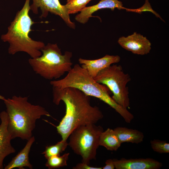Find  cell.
<instances>
[{"instance_id":"17","label":"cell","mask_w":169,"mask_h":169,"mask_svg":"<svg viewBox=\"0 0 169 169\" xmlns=\"http://www.w3.org/2000/svg\"><path fill=\"white\" fill-rule=\"evenodd\" d=\"M68 145L67 141L62 140L55 145L46 146L42 154L47 159L53 156L59 155L65 151Z\"/></svg>"},{"instance_id":"2","label":"cell","mask_w":169,"mask_h":169,"mask_svg":"<svg viewBox=\"0 0 169 169\" xmlns=\"http://www.w3.org/2000/svg\"><path fill=\"white\" fill-rule=\"evenodd\" d=\"M3 101L8 116L7 129L12 140L28 141L33 135L36 120L42 116H51L43 107L32 104L27 97L13 96Z\"/></svg>"},{"instance_id":"20","label":"cell","mask_w":169,"mask_h":169,"mask_svg":"<svg viewBox=\"0 0 169 169\" xmlns=\"http://www.w3.org/2000/svg\"><path fill=\"white\" fill-rule=\"evenodd\" d=\"M150 144L155 152L161 154L169 153V144L165 141L154 139L151 141Z\"/></svg>"},{"instance_id":"12","label":"cell","mask_w":169,"mask_h":169,"mask_svg":"<svg viewBox=\"0 0 169 169\" xmlns=\"http://www.w3.org/2000/svg\"><path fill=\"white\" fill-rule=\"evenodd\" d=\"M0 169H2L4 158L14 153L16 150L11 144L12 139L7 129L8 116L6 111L0 113Z\"/></svg>"},{"instance_id":"24","label":"cell","mask_w":169,"mask_h":169,"mask_svg":"<svg viewBox=\"0 0 169 169\" xmlns=\"http://www.w3.org/2000/svg\"><path fill=\"white\" fill-rule=\"evenodd\" d=\"M5 99V98L4 96L0 95V100H4Z\"/></svg>"},{"instance_id":"9","label":"cell","mask_w":169,"mask_h":169,"mask_svg":"<svg viewBox=\"0 0 169 169\" xmlns=\"http://www.w3.org/2000/svg\"><path fill=\"white\" fill-rule=\"evenodd\" d=\"M118 43L125 49L138 55L147 54L151 49L150 41L146 37L136 32L126 37H120Z\"/></svg>"},{"instance_id":"21","label":"cell","mask_w":169,"mask_h":169,"mask_svg":"<svg viewBox=\"0 0 169 169\" xmlns=\"http://www.w3.org/2000/svg\"><path fill=\"white\" fill-rule=\"evenodd\" d=\"M144 11H149L151 12L156 17L159 18L163 20V19L159 14L157 13L152 9L148 0H146L145 4L141 8L136 9H131V12L137 13H141L142 12Z\"/></svg>"},{"instance_id":"7","label":"cell","mask_w":169,"mask_h":169,"mask_svg":"<svg viewBox=\"0 0 169 169\" xmlns=\"http://www.w3.org/2000/svg\"><path fill=\"white\" fill-rule=\"evenodd\" d=\"M97 82L106 86L113 94V100L122 107L127 108L130 105L127 84L131 80L120 65L113 64L100 72L94 78Z\"/></svg>"},{"instance_id":"3","label":"cell","mask_w":169,"mask_h":169,"mask_svg":"<svg viewBox=\"0 0 169 169\" xmlns=\"http://www.w3.org/2000/svg\"><path fill=\"white\" fill-rule=\"evenodd\" d=\"M53 87L62 89L73 87L80 90L85 95L97 98L118 113L125 121L130 120L132 114L127 109L117 103L110 95V90L105 85L99 83L79 64H75L64 78L50 82Z\"/></svg>"},{"instance_id":"5","label":"cell","mask_w":169,"mask_h":169,"mask_svg":"<svg viewBox=\"0 0 169 169\" xmlns=\"http://www.w3.org/2000/svg\"><path fill=\"white\" fill-rule=\"evenodd\" d=\"M42 55L31 58L28 63L35 72L45 79H56L72 68V53L66 51L62 54L56 44L48 43L41 50Z\"/></svg>"},{"instance_id":"15","label":"cell","mask_w":169,"mask_h":169,"mask_svg":"<svg viewBox=\"0 0 169 169\" xmlns=\"http://www.w3.org/2000/svg\"><path fill=\"white\" fill-rule=\"evenodd\" d=\"M114 130L121 143L126 142L138 144L142 142L144 138L143 133L137 130L118 127Z\"/></svg>"},{"instance_id":"6","label":"cell","mask_w":169,"mask_h":169,"mask_svg":"<svg viewBox=\"0 0 169 169\" xmlns=\"http://www.w3.org/2000/svg\"><path fill=\"white\" fill-rule=\"evenodd\" d=\"M103 131L100 125L89 124L77 127L70 133L68 145L81 156V162L90 165L91 160L96 159L100 136Z\"/></svg>"},{"instance_id":"18","label":"cell","mask_w":169,"mask_h":169,"mask_svg":"<svg viewBox=\"0 0 169 169\" xmlns=\"http://www.w3.org/2000/svg\"><path fill=\"white\" fill-rule=\"evenodd\" d=\"M69 153H65L61 156H54L47 159L45 166L48 169L59 168L67 165V161L69 159Z\"/></svg>"},{"instance_id":"11","label":"cell","mask_w":169,"mask_h":169,"mask_svg":"<svg viewBox=\"0 0 169 169\" xmlns=\"http://www.w3.org/2000/svg\"><path fill=\"white\" fill-rule=\"evenodd\" d=\"M120 57L117 55L106 54L103 57L95 60H89L80 58L79 62L81 67L86 70L89 74L93 78L103 69L112 64L120 62Z\"/></svg>"},{"instance_id":"13","label":"cell","mask_w":169,"mask_h":169,"mask_svg":"<svg viewBox=\"0 0 169 169\" xmlns=\"http://www.w3.org/2000/svg\"><path fill=\"white\" fill-rule=\"evenodd\" d=\"M122 3L118 0H100L97 4L89 7H86L81 11L79 14L75 17V19L78 22L82 24L86 23L92 14L99 10L110 8L114 10L115 8L118 9H125L127 8L123 6Z\"/></svg>"},{"instance_id":"14","label":"cell","mask_w":169,"mask_h":169,"mask_svg":"<svg viewBox=\"0 0 169 169\" xmlns=\"http://www.w3.org/2000/svg\"><path fill=\"white\" fill-rule=\"evenodd\" d=\"M35 141L34 136H32L28 139L24 148L13 158L4 169H12L17 168L23 169L25 167L32 169L33 166L29 161V155L31 147Z\"/></svg>"},{"instance_id":"19","label":"cell","mask_w":169,"mask_h":169,"mask_svg":"<svg viewBox=\"0 0 169 169\" xmlns=\"http://www.w3.org/2000/svg\"><path fill=\"white\" fill-rule=\"evenodd\" d=\"M92 0H67L64 5L69 14L80 12Z\"/></svg>"},{"instance_id":"4","label":"cell","mask_w":169,"mask_h":169,"mask_svg":"<svg viewBox=\"0 0 169 169\" xmlns=\"http://www.w3.org/2000/svg\"><path fill=\"white\" fill-rule=\"evenodd\" d=\"M30 1L26 0L23 7L17 12L8 27L7 32L1 36V39L9 44L10 54L23 52L31 58H35L42 55L41 50L45 45L42 41L32 39L29 35L32 26L34 23L29 15Z\"/></svg>"},{"instance_id":"16","label":"cell","mask_w":169,"mask_h":169,"mask_svg":"<svg viewBox=\"0 0 169 169\" xmlns=\"http://www.w3.org/2000/svg\"><path fill=\"white\" fill-rule=\"evenodd\" d=\"M121 144L114 130L108 128L100 135L99 146H104L108 150L116 151Z\"/></svg>"},{"instance_id":"23","label":"cell","mask_w":169,"mask_h":169,"mask_svg":"<svg viewBox=\"0 0 169 169\" xmlns=\"http://www.w3.org/2000/svg\"><path fill=\"white\" fill-rule=\"evenodd\" d=\"M105 165L102 167L103 169H114L115 166L113 163V159H109L105 162Z\"/></svg>"},{"instance_id":"8","label":"cell","mask_w":169,"mask_h":169,"mask_svg":"<svg viewBox=\"0 0 169 169\" xmlns=\"http://www.w3.org/2000/svg\"><path fill=\"white\" fill-rule=\"evenodd\" d=\"M30 10L35 14L38 13V8L40 9V17H46L49 12L60 16L70 28L75 29V23L70 18L69 14L64 5H61L59 0H32Z\"/></svg>"},{"instance_id":"1","label":"cell","mask_w":169,"mask_h":169,"mask_svg":"<svg viewBox=\"0 0 169 169\" xmlns=\"http://www.w3.org/2000/svg\"><path fill=\"white\" fill-rule=\"evenodd\" d=\"M53 94L54 104L58 105L62 101L65 105V114L56 126L63 140L67 141L70 133L77 127L87 124H95L103 118L99 108L91 105L90 96L78 89L53 87Z\"/></svg>"},{"instance_id":"22","label":"cell","mask_w":169,"mask_h":169,"mask_svg":"<svg viewBox=\"0 0 169 169\" xmlns=\"http://www.w3.org/2000/svg\"><path fill=\"white\" fill-rule=\"evenodd\" d=\"M74 169H102V167H96L91 166L85 163L82 162L77 164L73 167Z\"/></svg>"},{"instance_id":"10","label":"cell","mask_w":169,"mask_h":169,"mask_svg":"<svg viewBox=\"0 0 169 169\" xmlns=\"http://www.w3.org/2000/svg\"><path fill=\"white\" fill-rule=\"evenodd\" d=\"M116 169H159L162 166L161 162L154 159L139 158L113 159Z\"/></svg>"}]
</instances>
